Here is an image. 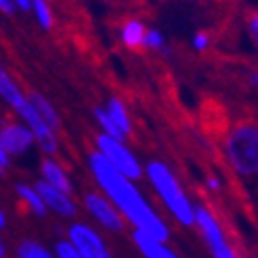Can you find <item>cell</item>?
<instances>
[{
	"mask_svg": "<svg viewBox=\"0 0 258 258\" xmlns=\"http://www.w3.org/2000/svg\"><path fill=\"white\" fill-rule=\"evenodd\" d=\"M87 168H89L98 189L110 199L112 204L123 215L125 222L132 226V229L147 233L157 240H170L172 237L170 224L152 206V203L139 189L136 181L117 172L116 168L96 150L87 154Z\"/></svg>",
	"mask_w": 258,
	"mask_h": 258,
	"instance_id": "6da1fadb",
	"label": "cell"
},
{
	"mask_svg": "<svg viewBox=\"0 0 258 258\" xmlns=\"http://www.w3.org/2000/svg\"><path fill=\"white\" fill-rule=\"evenodd\" d=\"M145 177L168 215L181 228H195V203L170 164L161 159L148 161L145 164Z\"/></svg>",
	"mask_w": 258,
	"mask_h": 258,
	"instance_id": "7a4b0ae2",
	"label": "cell"
},
{
	"mask_svg": "<svg viewBox=\"0 0 258 258\" xmlns=\"http://www.w3.org/2000/svg\"><path fill=\"white\" fill-rule=\"evenodd\" d=\"M226 163L242 179L258 175V121L242 119L228 130L222 141Z\"/></svg>",
	"mask_w": 258,
	"mask_h": 258,
	"instance_id": "3957f363",
	"label": "cell"
},
{
	"mask_svg": "<svg viewBox=\"0 0 258 258\" xmlns=\"http://www.w3.org/2000/svg\"><path fill=\"white\" fill-rule=\"evenodd\" d=\"M94 150L116 168L117 172L138 182L145 177V164L141 163L136 152L126 145L125 139L110 138L107 134L98 132L94 138Z\"/></svg>",
	"mask_w": 258,
	"mask_h": 258,
	"instance_id": "277c9868",
	"label": "cell"
},
{
	"mask_svg": "<svg viewBox=\"0 0 258 258\" xmlns=\"http://www.w3.org/2000/svg\"><path fill=\"white\" fill-rule=\"evenodd\" d=\"M195 228L213 258H240L237 249L229 244L219 217L206 204H195Z\"/></svg>",
	"mask_w": 258,
	"mask_h": 258,
	"instance_id": "5b68a950",
	"label": "cell"
},
{
	"mask_svg": "<svg viewBox=\"0 0 258 258\" xmlns=\"http://www.w3.org/2000/svg\"><path fill=\"white\" fill-rule=\"evenodd\" d=\"M82 206L96 224V228L103 229L105 233L121 235L128 226L110 199L99 189H85L82 195Z\"/></svg>",
	"mask_w": 258,
	"mask_h": 258,
	"instance_id": "8992f818",
	"label": "cell"
},
{
	"mask_svg": "<svg viewBox=\"0 0 258 258\" xmlns=\"http://www.w3.org/2000/svg\"><path fill=\"white\" fill-rule=\"evenodd\" d=\"M65 238L83 254V258H114L105 235L94 224L74 219L65 229Z\"/></svg>",
	"mask_w": 258,
	"mask_h": 258,
	"instance_id": "52a82bcc",
	"label": "cell"
},
{
	"mask_svg": "<svg viewBox=\"0 0 258 258\" xmlns=\"http://www.w3.org/2000/svg\"><path fill=\"white\" fill-rule=\"evenodd\" d=\"M0 143L9 157H20L35 147V136L22 119H6L0 125Z\"/></svg>",
	"mask_w": 258,
	"mask_h": 258,
	"instance_id": "ba28073f",
	"label": "cell"
},
{
	"mask_svg": "<svg viewBox=\"0 0 258 258\" xmlns=\"http://www.w3.org/2000/svg\"><path fill=\"white\" fill-rule=\"evenodd\" d=\"M35 188L38 189V194L42 195L43 203L47 206L49 211H52L54 215L65 220H74L78 215V203L71 194H65L61 189L54 188V186L47 184L45 181H36Z\"/></svg>",
	"mask_w": 258,
	"mask_h": 258,
	"instance_id": "9c48e42d",
	"label": "cell"
},
{
	"mask_svg": "<svg viewBox=\"0 0 258 258\" xmlns=\"http://www.w3.org/2000/svg\"><path fill=\"white\" fill-rule=\"evenodd\" d=\"M40 173H42V181L47 184L54 186V188L61 189L65 194L74 195V182L71 179L67 168L56 159V157H49L45 155L40 163Z\"/></svg>",
	"mask_w": 258,
	"mask_h": 258,
	"instance_id": "30bf717a",
	"label": "cell"
},
{
	"mask_svg": "<svg viewBox=\"0 0 258 258\" xmlns=\"http://www.w3.org/2000/svg\"><path fill=\"white\" fill-rule=\"evenodd\" d=\"M132 244L143 258H181L168 245V242L157 240L143 231H132Z\"/></svg>",
	"mask_w": 258,
	"mask_h": 258,
	"instance_id": "8fae6325",
	"label": "cell"
},
{
	"mask_svg": "<svg viewBox=\"0 0 258 258\" xmlns=\"http://www.w3.org/2000/svg\"><path fill=\"white\" fill-rule=\"evenodd\" d=\"M0 99L13 108L17 114L29 103L27 94L22 91L20 85L15 82V78L8 73V69L2 63H0Z\"/></svg>",
	"mask_w": 258,
	"mask_h": 258,
	"instance_id": "7c38bea8",
	"label": "cell"
},
{
	"mask_svg": "<svg viewBox=\"0 0 258 258\" xmlns=\"http://www.w3.org/2000/svg\"><path fill=\"white\" fill-rule=\"evenodd\" d=\"M103 108L107 110V114L110 116L112 123L116 125V128L123 134V138L128 139L134 134V121L130 116V110L126 107V103L119 96H110V98L105 101Z\"/></svg>",
	"mask_w": 258,
	"mask_h": 258,
	"instance_id": "4fadbf2b",
	"label": "cell"
},
{
	"mask_svg": "<svg viewBox=\"0 0 258 258\" xmlns=\"http://www.w3.org/2000/svg\"><path fill=\"white\" fill-rule=\"evenodd\" d=\"M147 24L138 17L126 18L119 26V42L128 51H139L143 49V40L147 33Z\"/></svg>",
	"mask_w": 258,
	"mask_h": 258,
	"instance_id": "5bb4252c",
	"label": "cell"
},
{
	"mask_svg": "<svg viewBox=\"0 0 258 258\" xmlns=\"http://www.w3.org/2000/svg\"><path fill=\"white\" fill-rule=\"evenodd\" d=\"M15 191H17V197L20 199V203L24 204L26 211L29 215L36 217V219H45L49 213L47 206L43 203L42 195L38 194V189L35 188V184H26V182H20V184L15 186Z\"/></svg>",
	"mask_w": 258,
	"mask_h": 258,
	"instance_id": "9a60e30c",
	"label": "cell"
},
{
	"mask_svg": "<svg viewBox=\"0 0 258 258\" xmlns=\"http://www.w3.org/2000/svg\"><path fill=\"white\" fill-rule=\"evenodd\" d=\"M27 98H29L31 105L35 107V110L38 112V116L43 119V123H45L51 130H54L56 134L60 132L61 119H60L58 110L54 108V105H52L43 94H40V92H31V94H27Z\"/></svg>",
	"mask_w": 258,
	"mask_h": 258,
	"instance_id": "2e32d148",
	"label": "cell"
},
{
	"mask_svg": "<svg viewBox=\"0 0 258 258\" xmlns=\"http://www.w3.org/2000/svg\"><path fill=\"white\" fill-rule=\"evenodd\" d=\"M31 13L43 31H51L54 27V11L49 0H31Z\"/></svg>",
	"mask_w": 258,
	"mask_h": 258,
	"instance_id": "e0dca14e",
	"label": "cell"
},
{
	"mask_svg": "<svg viewBox=\"0 0 258 258\" xmlns=\"http://www.w3.org/2000/svg\"><path fill=\"white\" fill-rule=\"evenodd\" d=\"M18 258H56L54 251L47 249L42 242L35 238H24L17 247Z\"/></svg>",
	"mask_w": 258,
	"mask_h": 258,
	"instance_id": "ac0fdd59",
	"label": "cell"
},
{
	"mask_svg": "<svg viewBox=\"0 0 258 258\" xmlns=\"http://www.w3.org/2000/svg\"><path fill=\"white\" fill-rule=\"evenodd\" d=\"M92 116H94V121L98 123V128L101 134H107V136H110V138H117V139H125L123 138V134L119 132V130L116 128V125L112 123L110 116L107 114V110L103 108V105H99V107H96L94 110H92ZM126 141V139H125Z\"/></svg>",
	"mask_w": 258,
	"mask_h": 258,
	"instance_id": "d6986e66",
	"label": "cell"
},
{
	"mask_svg": "<svg viewBox=\"0 0 258 258\" xmlns=\"http://www.w3.org/2000/svg\"><path fill=\"white\" fill-rule=\"evenodd\" d=\"M143 49H148L152 52H164L166 51V36L157 27H148L143 40Z\"/></svg>",
	"mask_w": 258,
	"mask_h": 258,
	"instance_id": "ffe728a7",
	"label": "cell"
},
{
	"mask_svg": "<svg viewBox=\"0 0 258 258\" xmlns=\"http://www.w3.org/2000/svg\"><path fill=\"white\" fill-rule=\"evenodd\" d=\"M54 256L56 258H83V254L71 244L67 238H60V240H56L54 244Z\"/></svg>",
	"mask_w": 258,
	"mask_h": 258,
	"instance_id": "44dd1931",
	"label": "cell"
},
{
	"mask_svg": "<svg viewBox=\"0 0 258 258\" xmlns=\"http://www.w3.org/2000/svg\"><path fill=\"white\" fill-rule=\"evenodd\" d=\"M211 45V36L208 31H197L194 36H191V49L195 52H204L208 51Z\"/></svg>",
	"mask_w": 258,
	"mask_h": 258,
	"instance_id": "7402d4cb",
	"label": "cell"
},
{
	"mask_svg": "<svg viewBox=\"0 0 258 258\" xmlns=\"http://www.w3.org/2000/svg\"><path fill=\"white\" fill-rule=\"evenodd\" d=\"M245 29H247V35L253 40L254 47L258 49V9L251 11L245 18Z\"/></svg>",
	"mask_w": 258,
	"mask_h": 258,
	"instance_id": "603a6c76",
	"label": "cell"
},
{
	"mask_svg": "<svg viewBox=\"0 0 258 258\" xmlns=\"http://www.w3.org/2000/svg\"><path fill=\"white\" fill-rule=\"evenodd\" d=\"M222 186H224V182L219 175L210 173V175H206V179H204V188H206L208 191H211V194H219L220 189H222Z\"/></svg>",
	"mask_w": 258,
	"mask_h": 258,
	"instance_id": "cb8c5ba5",
	"label": "cell"
},
{
	"mask_svg": "<svg viewBox=\"0 0 258 258\" xmlns=\"http://www.w3.org/2000/svg\"><path fill=\"white\" fill-rule=\"evenodd\" d=\"M0 13L4 17H13L17 13V6L13 0H0Z\"/></svg>",
	"mask_w": 258,
	"mask_h": 258,
	"instance_id": "d4e9b609",
	"label": "cell"
},
{
	"mask_svg": "<svg viewBox=\"0 0 258 258\" xmlns=\"http://www.w3.org/2000/svg\"><path fill=\"white\" fill-rule=\"evenodd\" d=\"M9 164H11V157H9L8 152H6L4 147H2V143H0V166L4 168V170H8Z\"/></svg>",
	"mask_w": 258,
	"mask_h": 258,
	"instance_id": "484cf974",
	"label": "cell"
},
{
	"mask_svg": "<svg viewBox=\"0 0 258 258\" xmlns=\"http://www.w3.org/2000/svg\"><path fill=\"white\" fill-rule=\"evenodd\" d=\"M15 6H17L18 11H24V13H27V11H31V0H13Z\"/></svg>",
	"mask_w": 258,
	"mask_h": 258,
	"instance_id": "4316f807",
	"label": "cell"
},
{
	"mask_svg": "<svg viewBox=\"0 0 258 258\" xmlns=\"http://www.w3.org/2000/svg\"><path fill=\"white\" fill-rule=\"evenodd\" d=\"M249 85L253 87V89H258V67H254L249 73Z\"/></svg>",
	"mask_w": 258,
	"mask_h": 258,
	"instance_id": "83f0119b",
	"label": "cell"
},
{
	"mask_svg": "<svg viewBox=\"0 0 258 258\" xmlns=\"http://www.w3.org/2000/svg\"><path fill=\"white\" fill-rule=\"evenodd\" d=\"M6 226H8V217H6V213L0 208V229H4Z\"/></svg>",
	"mask_w": 258,
	"mask_h": 258,
	"instance_id": "f1b7e54d",
	"label": "cell"
},
{
	"mask_svg": "<svg viewBox=\"0 0 258 258\" xmlns=\"http://www.w3.org/2000/svg\"><path fill=\"white\" fill-rule=\"evenodd\" d=\"M0 258H6V247L2 244V240H0Z\"/></svg>",
	"mask_w": 258,
	"mask_h": 258,
	"instance_id": "f546056e",
	"label": "cell"
},
{
	"mask_svg": "<svg viewBox=\"0 0 258 258\" xmlns=\"http://www.w3.org/2000/svg\"><path fill=\"white\" fill-rule=\"evenodd\" d=\"M2 175H6V170L2 166H0V177H2Z\"/></svg>",
	"mask_w": 258,
	"mask_h": 258,
	"instance_id": "4dcf8cb0",
	"label": "cell"
}]
</instances>
